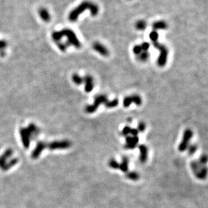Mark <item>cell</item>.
I'll return each instance as SVG.
<instances>
[{"instance_id": "6da1fadb", "label": "cell", "mask_w": 208, "mask_h": 208, "mask_svg": "<svg viewBox=\"0 0 208 208\" xmlns=\"http://www.w3.org/2000/svg\"><path fill=\"white\" fill-rule=\"evenodd\" d=\"M85 10H89L92 16H96L99 14V8L96 4L91 1H84L77 7L73 9L68 15V19L70 22H76L80 15Z\"/></svg>"}, {"instance_id": "7a4b0ae2", "label": "cell", "mask_w": 208, "mask_h": 208, "mask_svg": "<svg viewBox=\"0 0 208 208\" xmlns=\"http://www.w3.org/2000/svg\"><path fill=\"white\" fill-rule=\"evenodd\" d=\"M64 37L68 39L66 43L69 45V46L72 45V46L77 47V48H80L81 47V42L79 41V39L77 38L74 32L72 31V30L69 29H64L62 31L53 32L51 35L53 40L57 43L60 42V40L63 37Z\"/></svg>"}, {"instance_id": "3957f363", "label": "cell", "mask_w": 208, "mask_h": 208, "mask_svg": "<svg viewBox=\"0 0 208 208\" xmlns=\"http://www.w3.org/2000/svg\"><path fill=\"white\" fill-rule=\"evenodd\" d=\"M153 46L160 51L159 57H158L157 60V63L158 66L160 67H163L166 64L167 60H168V53H169L168 49L167 48L166 46H165L164 45L158 42V41L153 42Z\"/></svg>"}, {"instance_id": "277c9868", "label": "cell", "mask_w": 208, "mask_h": 208, "mask_svg": "<svg viewBox=\"0 0 208 208\" xmlns=\"http://www.w3.org/2000/svg\"><path fill=\"white\" fill-rule=\"evenodd\" d=\"M193 135V133L191 129H187L185 130L183 134V139H182L181 143L178 146V150L180 151L183 152L185 150H187L188 147L189 145V142L191 140Z\"/></svg>"}, {"instance_id": "5b68a950", "label": "cell", "mask_w": 208, "mask_h": 208, "mask_svg": "<svg viewBox=\"0 0 208 208\" xmlns=\"http://www.w3.org/2000/svg\"><path fill=\"white\" fill-rule=\"evenodd\" d=\"M135 103L137 105H140L142 103V99L141 97L137 95H132L131 97H128L124 99V105L125 107L129 106L132 103Z\"/></svg>"}, {"instance_id": "8992f818", "label": "cell", "mask_w": 208, "mask_h": 208, "mask_svg": "<svg viewBox=\"0 0 208 208\" xmlns=\"http://www.w3.org/2000/svg\"><path fill=\"white\" fill-rule=\"evenodd\" d=\"M20 133L24 145H25V147H28L29 146L30 136H31V131L28 129H21Z\"/></svg>"}, {"instance_id": "52a82bcc", "label": "cell", "mask_w": 208, "mask_h": 208, "mask_svg": "<svg viewBox=\"0 0 208 208\" xmlns=\"http://www.w3.org/2000/svg\"><path fill=\"white\" fill-rule=\"evenodd\" d=\"M93 48L94 49L95 51L98 52L99 54H101L103 56H108L109 55V51L106 48V47L104 46L103 44L95 42L93 44Z\"/></svg>"}, {"instance_id": "ba28073f", "label": "cell", "mask_w": 208, "mask_h": 208, "mask_svg": "<svg viewBox=\"0 0 208 208\" xmlns=\"http://www.w3.org/2000/svg\"><path fill=\"white\" fill-rule=\"evenodd\" d=\"M208 174V168L206 166H202L200 169L198 170V172L195 174V176L198 179L204 180L207 178Z\"/></svg>"}, {"instance_id": "9c48e42d", "label": "cell", "mask_w": 208, "mask_h": 208, "mask_svg": "<svg viewBox=\"0 0 208 208\" xmlns=\"http://www.w3.org/2000/svg\"><path fill=\"white\" fill-rule=\"evenodd\" d=\"M13 151L11 149H8L5 152L3 153V155L0 156V168H2L5 164L7 163V160L10 156H12Z\"/></svg>"}, {"instance_id": "30bf717a", "label": "cell", "mask_w": 208, "mask_h": 208, "mask_svg": "<svg viewBox=\"0 0 208 208\" xmlns=\"http://www.w3.org/2000/svg\"><path fill=\"white\" fill-rule=\"evenodd\" d=\"M168 24L164 20L155 21L152 25L153 31H158V30H166L167 28H168Z\"/></svg>"}, {"instance_id": "8fae6325", "label": "cell", "mask_w": 208, "mask_h": 208, "mask_svg": "<svg viewBox=\"0 0 208 208\" xmlns=\"http://www.w3.org/2000/svg\"><path fill=\"white\" fill-rule=\"evenodd\" d=\"M39 14L41 18L44 22H47L50 21L51 15L46 8H40L39 10Z\"/></svg>"}, {"instance_id": "7c38bea8", "label": "cell", "mask_w": 208, "mask_h": 208, "mask_svg": "<svg viewBox=\"0 0 208 208\" xmlns=\"http://www.w3.org/2000/svg\"><path fill=\"white\" fill-rule=\"evenodd\" d=\"M138 138L137 137V136H133V137H131V136H129L126 138V147H128V149H133L136 145L138 143Z\"/></svg>"}, {"instance_id": "4fadbf2b", "label": "cell", "mask_w": 208, "mask_h": 208, "mask_svg": "<svg viewBox=\"0 0 208 208\" xmlns=\"http://www.w3.org/2000/svg\"><path fill=\"white\" fill-rule=\"evenodd\" d=\"M139 150H140V160L142 162H145L147 159V153H148V149L147 147L144 145H141L139 146Z\"/></svg>"}, {"instance_id": "5bb4252c", "label": "cell", "mask_w": 208, "mask_h": 208, "mask_svg": "<svg viewBox=\"0 0 208 208\" xmlns=\"http://www.w3.org/2000/svg\"><path fill=\"white\" fill-rule=\"evenodd\" d=\"M84 81L86 83L85 89L86 91H90L93 88V79L91 76L88 75L84 78Z\"/></svg>"}, {"instance_id": "9a60e30c", "label": "cell", "mask_w": 208, "mask_h": 208, "mask_svg": "<svg viewBox=\"0 0 208 208\" xmlns=\"http://www.w3.org/2000/svg\"><path fill=\"white\" fill-rule=\"evenodd\" d=\"M69 146H70V143L67 141L56 142L50 145L51 149H62L65 148V147H68Z\"/></svg>"}, {"instance_id": "2e32d148", "label": "cell", "mask_w": 208, "mask_h": 208, "mask_svg": "<svg viewBox=\"0 0 208 208\" xmlns=\"http://www.w3.org/2000/svg\"><path fill=\"white\" fill-rule=\"evenodd\" d=\"M18 159H16V158H14V159H12L10 162H7V163H6L5 165L2 167L1 169L4 171L8 170L10 168H12V167L14 166L15 164H16L17 162H18Z\"/></svg>"}, {"instance_id": "e0dca14e", "label": "cell", "mask_w": 208, "mask_h": 208, "mask_svg": "<svg viewBox=\"0 0 208 208\" xmlns=\"http://www.w3.org/2000/svg\"><path fill=\"white\" fill-rule=\"evenodd\" d=\"M147 27V22L144 20H138L135 23V28L138 31H144Z\"/></svg>"}, {"instance_id": "ac0fdd59", "label": "cell", "mask_w": 208, "mask_h": 208, "mask_svg": "<svg viewBox=\"0 0 208 208\" xmlns=\"http://www.w3.org/2000/svg\"><path fill=\"white\" fill-rule=\"evenodd\" d=\"M149 56H150V54H149L148 51H143L141 53L139 54V55H138L137 59L139 60L140 62H145L148 60V59L149 58Z\"/></svg>"}, {"instance_id": "d6986e66", "label": "cell", "mask_w": 208, "mask_h": 208, "mask_svg": "<svg viewBox=\"0 0 208 208\" xmlns=\"http://www.w3.org/2000/svg\"><path fill=\"white\" fill-rule=\"evenodd\" d=\"M201 166H202V165H201L198 161H193L190 163V168H191L194 174L198 172V170L200 169Z\"/></svg>"}, {"instance_id": "ffe728a7", "label": "cell", "mask_w": 208, "mask_h": 208, "mask_svg": "<svg viewBox=\"0 0 208 208\" xmlns=\"http://www.w3.org/2000/svg\"><path fill=\"white\" fill-rule=\"evenodd\" d=\"M158 37H159V34L158 32L155 31H153L149 34V39L152 42H155L158 41Z\"/></svg>"}, {"instance_id": "44dd1931", "label": "cell", "mask_w": 208, "mask_h": 208, "mask_svg": "<svg viewBox=\"0 0 208 208\" xmlns=\"http://www.w3.org/2000/svg\"><path fill=\"white\" fill-rule=\"evenodd\" d=\"M200 163L201 165L202 166H206V164L208 162V156L207 155H202L199 158V160L198 161Z\"/></svg>"}, {"instance_id": "7402d4cb", "label": "cell", "mask_w": 208, "mask_h": 208, "mask_svg": "<svg viewBox=\"0 0 208 208\" xmlns=\"http://www.w3.org/2000/svg\"><path fill=\"white\" fill-rule=\"evenodd\" d=\"M72 80H73V81L77 84H81L82 82L83 81V79H82V77H80L79 75L77 74H74L72 76Z\"/></svg>"}, {"instance_id": "603a6c76", "label": "cell", "mask_w": 208, "mask_h": 208, "mask_svg": "<svg viewBox=\"0 0 208 208\" xmlns=\"http://www.w3.org/2000/svg\"><path fill=\"white\" fill-rule=\"evenodd\" d=\"M127 177L129 179L133 180V181H137L139 178V174L136 172H131L129 173V175H127Z\"/></svg>"}, {"instance_id": "cb8c5ba5", "label": "cell", "mask_w": 208, "mask_h": 208, "mask_svg": "<svg viewBox=\"0 0 208 208\" xmlns=\"http://www.w3.org/2000/svg\"><path fill=\"white\" fill-rule=\"evenodd\" d=\"M58 47H59V49L62 51H65L66 50V49L68 48V47L69 46V45L66 43H62V42H58Z\"/></svg>"}, {"instance_id": "d4e9b609", "label": "cell", "mask_w": 208, "mask_h": 208, "mask_svg": "<svg viewBox=\"0 0 208 208\" xmlns=\"http://www.w3.org/2000/svg\"><path fill=\"white\" fill-rule=\"evenodd\" d=\"M128 164H129V160L127 158H124L122 164L120 165V168L122 169V171H126L128 170Z\"/></svg>"}, {"instance_id": "484cf974", "label": "cell", "mask_w": 208, "mask_h": 208, "mask_svg": "<svg viewBox=\"0 0 208 208\" xmlns=\"http://www.w3.org/2000/svg\"><path fill=\"white\" fill-rule=\"evenodd\" d=\"M187 150L190 155L194 154L197 151V145H188Z\"/></svg>"}, {"instance_id": "4316f807", "label": "cell", "mask_w": 208, "mask_h": 208, "mask_svg": "<svg viewBox=\"0 0 208 208\" xmlns=\"http://www.w3.org/2000/svg\"><path fill=\"white\" fill-rule=\"evenodd\" d=\"M133 53H135V55H136V56L139 55V54L143 51V50H142L141 47V45H135V46L133 47Z\"/></svg>"}, {"instance_id": "83f0119b", "label": "cell", "mask_w": 208, "mask_h": 208, "mask_svg": "<svg viewBox=\"0 0 208 208\" xmlns=\"http://www.w3.org/2000/svg\"><path fill=\"white\" fill-rule=\"evenodd\" d=\"M141 45V47L142 50L143 51H148V49H149V47H150V44L147 42H144Z\"/></svg>"}, {"instance_id": "f1b7e54d", "label": "cell", "mask_w": 208, "mask_h": 208, "mask_svg": "<svg viewBox=\"0 0 208 208\" xmlns=\"http://www.w3.org/2000/svg\"><path fill=\"white\" fill-rule=\"evenodd\" d=\"M7 42L5 40H0V52L4 51V49L7 47Z\"/></svg>"}, {"instance_id": "f546056e", "label": "cell", "mask_w": 208, "mask_h": 208, "mask_svg": "<svg viewBox=\"0 0 208 208\" xmlns=\"http://www.w3.org/2000/svg\"><path fill=\"white\" fill-rule=\"evenodd\" d=\"M145 129V124L144 122H140L138 126V131L143 132Z\"/></svg>"}, {"instance_id": "4dcf8cb0", "label": "cell", "mask_w": 208, "mask_h": 208, "mask_svg": "<svg viewBox=\"0 0 208 208\" xmlns=\"http://www.w3.org/2000/svg\"><path fill=\"white\" fill-rule=\"evenodd\" d=\"M130 131H131V129H130L129 127H125L124 130H123L122 133L124 134V135H126L129 133H130Z\"/></svg>"}]
</instances>
